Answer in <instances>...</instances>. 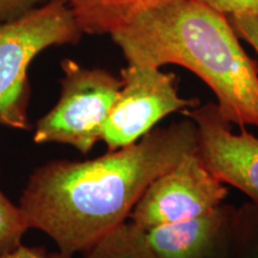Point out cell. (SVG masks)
Returning a JSON list of instances; mask_svg holds the SVG:
<instances>
[{"mask_svg": "<svg viewBox=\"0 0 258 258\" xmlns=\"http://www.w3.org/2000/svg\"><path fill=\"white\" fill-rule=\"evenodd\" d=\"M238 208L222 205L190 220L145 231L158 258H228Z\"/></svg>", "mask_w": 258, "mask_h": 258, "instance_id": "8", "label": "cell"}, {"mask_svg": "<svg viewBox=\"0 0 258 258\" xmlns=\"http://www.w3.org/2000/svg\"><path fill=\"white\" fill-rule=\"evenodd\" d=\"M0 258H72L61 251H49L42 246H27L21 244L16 249L0 254Z\"/></svg>", "mask_w": 258, "mask_h": 258, "instance_id": "16", "label": "cell"}, {"mask_svg": "<svg viewBox=\"0 0 258 258\" xmlns=\"http://www.w3.org/2000/svg\"><path fill=\"white\" fill-rule=\"evenodd\" d=\"M227 194V186L207 169L196 150L153 180L129 219L144 231L190 220L222 205Z\"/></svg>", "mask_w": 258, "mask_h": 258, "instance_id": "6", "label": "cell"}, {"mask_svg": "<svg viewBox=\"0 0 258 258\" xmlns=\"http://www.w3.org/2000/svg\"><path fill=\"white\" fill-rule=\"evenodd\" d=\"M129 64H178L217 97L226 121L258 128V67L228 16L199 0H170L131 16L110 34Z\"/></svg>", "mask_w": 258, "mask_h": 258, "instance_id": "2", "label": "cell"}, {"mask_svg": "<svg viewBox=\"0 0 258 258\" xmlns=\"http://www.w3.org/2000/svg\"><path fill=\"white\" fill-rule=\"evenodd\" d=\"M61 70L59 101L36 122L32 140L37 145H69L86 154L102 141L121 79L71 59L61 62Z\"/></svg>", "mask_w": 258, "mask_h": 258, "instance_id": "4", "label": "cell"}, {"mask_svg": "<svg viewBox=\"0 0 258 258\" xmlns=\"http://www.w3.org/2000/svg\"><path fill=\"white\" fill-rule=\"evenodd\" d=\"M83 258H158L147 243L145 231L125 221L83 252Z\"/></svg>", "mask_w": 258, "mask_h": 258, "instance_id": "10", "label": "cell"}, {"mask_svg": "<svg viewBox=\"0 0 258 258\" xmlns=\"http://www.w3.org/2000/svg\"><path fill=\"white\" fill-rule=\"evenodd\" d=\"M83 34H110L118 25L148 6L170 0H66Z\"/></svg>", "mask_w": 258, "mask_h": 258, "instance_id": "9", "label": "cell"}, {"mask_svg": "<svg viewBox=\"0 0 258 258\" xmlns=\"http://www.w3.org/2000/svg\"><path fill=\"white\" fill-rule=\"evenodd\" d=\"M228 19L239 38L249 43L258 54V14H235L228 16Z\"/></svg>", "mask_w": 258, "mask_h": 258, "instance_id": "13", "label": "cell"}, {"mask_svg": "<svg viewBox=\"0 0 258 258\" xmlns=\"http://www.w3.org/2000/svg\"><path fill=\"white\" fill-rule=\"evenodd\" d=\"M196 150L198 129L185 117L95 159L38 166L19 206L31 230L43 232L73 257L124 224L153 180Z\"/></svg>", "mask_w": 258, "mask_h": 258, "instance_id": "1", "label": "cell"}, {"mask_svg": "<svg viewBox=\"0 0 258 258\" xmlns=\"http://www.w3.org/2000/svg\"><path fill=\"white\" fill-rule=\"evenodd\" d=\"M198 129V154L207 169L258 206V138L240 127L232 131L217 104L207 103L182 112Z\"/></svg>", "mask_w": 258, "mask_h": 258, "instance_id": "7", "label": "cell"}, {"mask_svg": "<svg viewBox=\"0 0 258 258\" xmlns=\"http://www.w3.org/2000/svg\"><path fill=\"white\" fill-rule=\"evenodd\" d=\"M50 0H0V24L22 17Z\"/></svg>", "mask_w": 258, "mask_h": 258, "instance_id": "14", "label": "cell"}, {"mask_svg": "<svg viewBox=\"0 0 258 258\" xmlns=\"http://www.w3.org/2000/svg\"><path fill=\"white\" fill-rule=\"evenodd\" d=\"M226 16L235 14H258V0H199Z\"/></svg>", "mask_w": 258, "mask_h": 258, "instance_id": "15", "label": "cell"}, {"mask_svg": "<svg viewBox=\"0 0 258 258\" xmlns=\"http://www.w3.org/2000/svg\"><path fill=\"white\" fill-rule=\"evenodd\" d=\"M228 258H258V206L252 202L238 208Z\"/></svg>", "mask_w": 258, "mask_h": 258, "instance_id": "11", "label": "cell"}, {"mask_svg": "<svg viewBox=\"0 0 258 258\" xmlns=\"http://www.w3.org/2000/svg\"><path fill=\"white\" fill-rule=\"evenodd\" d=\"M29 230L31 228L21 206L12 202L0 188V254L19 246Z\"/></svg>", "mask_w": 258, "mask_h": 258, "instance_id": "12", "label": "cell"}, {"mask_svg": "<svg viewBox=\"0 0 258 258\" xmlns=\"http://www.w3.org/2000/svg\"><path fill=\"white\" fill-rule=\"evenodd\" d=\"M120 79L121 89L102 135L109 152L138 143L173 112L200 105L199 99L179 95L175 73L158 67L128 63Z\"/></svg>", "mask_w": 258, "mask_h": 258, "instance_id": "5", "label": "cell"}, {"mask_svg": "<svg viewBox=\"0 0 258 258\" xmlns=\"http://www.w3.org/2000/svg\"><path fill=\"white\" fill-rule=\"evenodd\" d=\"M82 35L66 0H50L0 24V125L30 129L29 67L42 51L78 43Z\"/></svg>", "mask_w": 258, "mask_h": 258, "instance_id": "3", "label": "cell"}]
</instances>
